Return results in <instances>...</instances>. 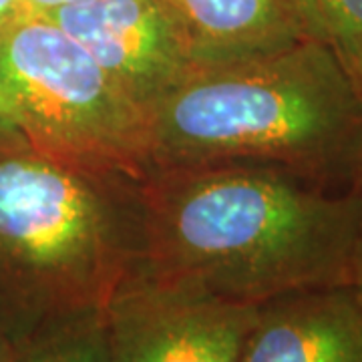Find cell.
<instances>
[{"mask_svg":"<svg viewBox=\"0 0 362 362\" xmlns=\"http://www.w3.org/2000/svg\"><path fill=\"white\" fill-rule=\"evenodd\" d=\"M40 316L0 288V362L13 356L39 324Z\"/></svg>","mask_w":362,"mask_h":362,"instance_id":"8fae6325","label":"cell"},{"mask_svg":"<svg viewBox=\"0 0 362 362\" xmlns=\"http://www.w3.org/2000/svg\"><path fill=\"white\" fill-rule=\"evenodd\" d=\"M344 66L349 69L350 77H352L354 85H356V89L361 90V95H362V47L358 49V51L354 52L350 59L344 61Z\"/></svg>","mask_w":362,"mask_h":362,"instance_id":"2e32d148","label":"cell"},{"mask_svg":"<svg viewBox=\"0 0 362 362\" xmlns=\"http://www.w3.org/2000/svg\"><path fill=\"white\" fill-rule=\"evenodd\" d=\"M350 187L362 197V147L361 151H358V156H356L352 173H350Z\"/></svg>","mask_w":362,"mask_h":362,"instance_id":"e0dca14e","label":"cell"},{"mask_svg":"<svg viewBox=\"0 0 362 362\" xmlns=\"http://www.w3.org/2000/svg\"><path fill=\"white\" fill-rule=\"evenodd\" d=\"M47 16L145 115L197 66L183 25L165 0H87Z\"/></svg>","mask_w":362,"mask_h":362,"instance_id":"8992f818","label":"cell"},{"mask_svg":"<svg viewBox=\"0 0 362 362\" xmlns=\"http://www.w3.org/2000/svg\"><path fill=\"white\" fill-rule=\"evenodd\" d=\"M151 169L259 163L349 185L362 147V95L334 49L195 66L147 109Z\"/></svg>","mask_w":362,"mask_h":362,"instance_id":"7a4b0ae2","label":"cell"},{"mask_svg":"<svg viewBox=\"0 0 362 362\" xmlns=\"http://www.w3.org/2000/svg\"><path fill=\"white\" fill-rule=\"evenodd\" d=\"M6 362H111L107 308H83L40 318Z\"/></svg>","mask_w":362,"mask_h":362,"instance_id":"9c48e42d","label":"cell"},{"mask_svg":"<svg viewBox=\"0 0 362 362\" xmlns=\"http://www.w3.org/2000/svg\"><path fill=\"white\" fill-rule=\"evenodd\" d=\"M137 195L143 276L244 304L349 286L362 226L352 187L226 163L151 169Z\"/></svg>","mask_w":362,"mask_h":362,"instance_id":"6da1fadb","label":"cell"},{"mask_svg":"<svg viewBox=\"0 0 362 362\" xmlns=\"http://www.w3.org/2000/svg\"><path fill=\"white\" fill-rule=\"evenodd\" d=\"M0 149H30L23 133L21 113L0 73Z\"/></svg>","mask_w":362,"mask_h":362,"instance_id":"7c38bea8","label":"cell"},{"mask_svg":"<svg viewBox=\"0 0 362 362\" xmlns=\"http://www.w3.org/2000/svg\"><path fill=\"white\" fill-rule=\"evenodd\" d=\"M306 35L334 49L342 63L362 47V0H292Z\"/></svg>","mask_w":362,"mask_h":362,"instance_id":"30bf717a","label":"cell"},{"mask_svg":"<svg viewBox=\"0 0 362 362\" xmlns=\"http://www.w3.org/2000/svg\"><path fill=\"white\" fill-rule=\"evenodd\" d=\"M0 73L33 151L139 183L151 171L147 115L51 16L0 26Z\"/></svg>","mask_w":362,"mask_h":362,"instance_id":"277c9868","label":"cell"},{"mask_svg":"<svg viewBox=\"0 0 362 362\" xmlns=\"http://www.w3.org/2000/svg\"><path fill=\"white\" fill-rule=\"evenodd\" d=\"M258 306L133 272L107 306L111 362H238Z\"/></svg>","mask_w":362,"mask_h":362,"instance_id":"5b68a950","label":"cell"},{"mask_svg":"<svg viewBox=\"0 0 362 362\" xmlns=\"http://www.w3.org/2000/svg\"><path fill=\"white\" fill-rule=\"evenodd\" d=\"M139 256L135 181L0 149V288L25 308H107Z\"/></svg>","mask_w":362,"mask_h":362,"instance_id":"3957f363","label":"cell"},{"mask_svg":"<svg viewBox=\"0 0 362 362\" xmlns=\"http://www.w3.org/2000/svg\"><path fill=\"white\" fill-rule=\"evenodd\" d=\"M349 286L354 298L358 300V304L362 306V226L361 232H358V238H356V244H354V250H352Z\"/></svg>","mask_w":362,"mask_h":362,"instance_id":"4fadbf2b","label":"cell"},{"mask_svg":"<svg viewBox=\"0 0 362 362\" xmlns=\"http://www.w3.org/2000/svg\"><path fill=\"white\" fill-rule=\"evenodd\" d=\"M25 6L33 13L40 14H52L61 8H66V6H75V4H81V2H87V0H23Z\"/></svg>","mask_w":362,"mask_h":362,"instance_id":"5bb4252c","label":"cell"},{"mask_svg":"<svg viewBox=\"0 0 362 362\" xmlns=\"http://www.w3.org/2000/svg\"><path fill=\"white\" fill-rule=\"evenodd\" d=\"M238 362H362V306L350 286L262 302Z\"/></svg>","mask_w":362,"mask_h":362,"instance_id":"52a82bcc","label":"cell"},{"mask_svg":"<svg viewBox=\"0 0 362 362\" xmlns=\"http://www.w3.org/2000/svg\"><path fill=\"white\" fill-rule=\"evenodd\" d=\"M177 14L195 65H220L310 39L292 0H165Z\"/></svg>","mask_w":362,"mask_h":362,"instance_id":"ba28073f","label":"cell"},{"mask_svg":"<svg viewBox=\"0 0 362 362\" xmlns=\"http://www.w3.org/2000/svg\"><path fill=\"white\" fill-rule=\"evenodd\" d=\"M28 11L23 0H0V26Z\"/></svg>","mask_w":362,"mask_h":362,"instance_id":"9a60e30c","label":"cell"}]
</instances>
